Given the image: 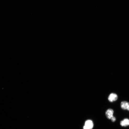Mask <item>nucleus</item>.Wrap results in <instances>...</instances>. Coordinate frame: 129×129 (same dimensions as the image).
Here are the masks:
<instances>
[{"mask_svg":"<svg viewBox=\"0 0 129 129\" xmlns=\"http://www.w3.org/2000/svg\"><path fill=\"white\" fill-rule=\"evenodd\" d=\"M93 127V121L91 120H87L85 122L83 129H92Z\"/></svg>","mask_w":129,"mask_h":129,"instance_id":"nucleus-1","label":"nucleus"},{"mask_svg":"<svg viewBox=\"0 0 129 129\" xmlns=\"http://www.w3.org/2000/svg\"><path fill=\"white\" fill-rule=\"evenodd\" d=\"M118 99L117 95L114 93H111L110 94L108 98V100L111 102H113L116 101Z\"/></svg>","mask_w":129,"mask_h":129,"instance_id":"nucleus-2","label":"nucleus"},{"mask_svg":"<svg viewBox=\"0 0 129 129\" xmlns=\"http://www.w3.org/2000/svg\"><path fill=\"white\" fill-rule=\"evenodd\" d=\"M114 111L111 108L108 109L106 111L105 115L106 118L108 119H111L113 116Z\"/></svg>","mask_w":129,"mask_h":129,"instance_id":"nucleus-3","label":"nucleus"},{"mask_svg":"<svg viewBox=\"0 0 129 129\" xmlns=\"http://www.w3.org/2000/svg\"><path fill=\"white\" fill-rule=\"evenodd\" d=\"M120 107L122 109L129 111V102L126 101L122 102L120 103Z\"/></svg>","mask_w":129,"mask_h":129,"instance_id":"nucleus-4","label":"nucleus"},{"mask_svg":"<svg viewBox=\"0 0 129 129\" xmlns=\"http://www.w3.org/2000/svg\"><path fill=\"white\" fill-rule=\"evenodd\" d=\"M120 125L123 127H126L129 125V119L125 118L121 120L120 123Z\"/></svg>","mask_w":129,"mask_h":129,"instance_id":"nucleus-5","label":"nucleus"},{"mask_svg":"<svg viewBox=\"0 0 129 129\" xmlns=\"http://www.w3.org/2000/svg\"><path fill=\"white\" fill-rule=\"evenodd\" d=\"M111 121L113 122H115L116 120V118L115 117L113 116L111 119Z\"/></svg>","mask_w":129,"mask_h":129,"instance_id":"nucleus-6","label":"nucleus"}]
</instances>
